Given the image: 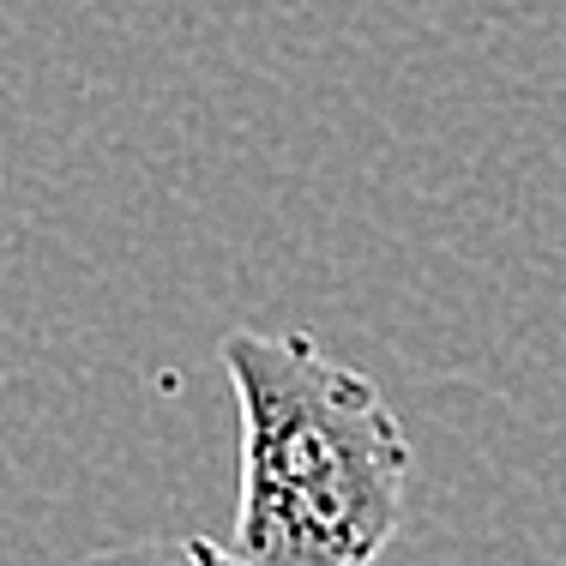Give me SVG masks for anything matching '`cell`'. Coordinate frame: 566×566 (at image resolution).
<instances>
[{
    "label": "cell",
    "mask_w": 566,
    "mask_h": 566,
    "mask_svg": "<svg viewBox=\"0 0 566 566\" xmlns=\"http://www.w3.org/2000/svg\"><path fill=\"white\" fill-rule=\"evenodd\" d=\"M218 356L241 403L235 555L380 566L416 464L386 392L307 332H229Z\"/></svg>",
    "instance_id": "cell-1"
},
{
    "label": "cell",
    "mask_w": 566,
    "mask_h": 566,
    "mask_svg": "<svg viewBox=\"0 0 566 566\" xmlns=\"http://www.w3.org/2000/svg\"><path fill=\"white\" fill-rule=\"evenodd\" d=\"M78 566H253L235 555V543H211V536H139V543L97 548Z\"/></svg>",
    "instance_id": "cell-2"
}]
</instances>
